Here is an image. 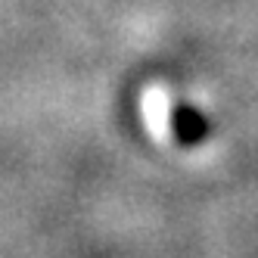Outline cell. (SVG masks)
I'll use <instances>...</instances> for the list:
<instances>
[{
    "label": "cell",
    "mask_w": 258,
    "mask_h": 258,
    "mask_svg": "<svg viewBox=\"0 0 258 258\" xmlns=\"http://www.w3.org/2000/svg\"><path fill=\"white\" fill-rule=\"evenodd\" d=\"M174 134L183 143H196L199 137H206V118H202L196 109L180 106L177 112H174Z\"/></svg>",
    "instance_id": "1"
}]
</instances>
